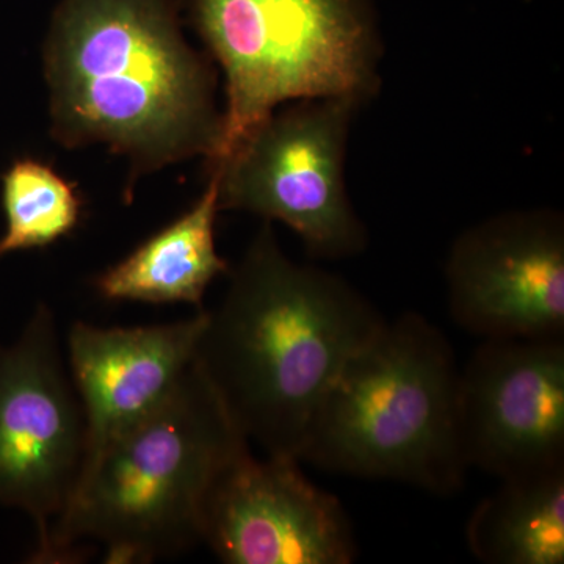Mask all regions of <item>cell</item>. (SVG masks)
Returning <instances> with one entry per match:
<instances>
[{
    "mask_svg": "<svg viewBox=\"0 0 564 564\" xmlns=\"http://www.w3.org/2000/svg\"><path fill=\"white\" fill-rule=\"evenodd\" d=\"M41 63L52 140L121 158L126 202L151 174L217 158V63L188 43L173 0H63Z\"/></svg>",
    "mask_w": 564,
    "mask_h": 564,
    "instance_id": "cell-1",
    "label": "cell"
},
{
    "mask_svg": "<svg viewBox=\"0 0 564 564\" xmlns=\"http://www.w3.org/2000/svg\"><path fill=\"white\" fill-rule=\"evenodd\" d=\"M228 274L193 362L250 444L300 462L326 392L386 321L343 278L293 262L272 221Z\"/></svg>",
    "mask_w": 564,
    "mask_h": 564,
    "instance_id": "cell-2",
    "label": "cell"
},
{
    "mask_svg": "<svg viewBox=\"0 0 564 564\" xmlns=\"http://www.w3.org/2000/svg\"><path fill=\"white\" fill-rule=\"evenodd\" d=\"M248 451L193 362L165 403L84 467L41 563L77 562L87 541L104 545L110 564L152 563L202 543L210 494Z\"/></svg>",
    "mask_w": 564,
    "mask_h": 564,
    "instance_id": "cell-3",
    "label": "cell"
},
{
    "mask_svg": "<svg viewBox=\"0 0 564 564\" xmlns=\"http://www.w3.org/2000/svg\"><path fill=\"white\" fill-rule=\"evenodd\" d=\"M459 370L447 337L423 315L386 321L326 392L300 462L455 492L469 469L459 443Z\"/></svg>",
    "mask_w": 564,
    "mask_h": 564,
    "instance_id": "cell-4",
    "label": "cell"
},
{
    "mask_svg": "<svg viewBox=\"0 0 564 564\" xmlns=\"http://www.w3.org/2000/svg\"><path fill=\"white\" fill-rule=\"evenodd\" d=\"M196 25L220 66L221 161L259 122L302 99L362 102L381 51L355 0H198Z\"/></svg>",
    "mask_w": 564,
    "mask_h": 564,
    "instance_id": "cell-5",
    "label": "cell"
},
{
    "mask_svg": "<svg viewBox=\"0 0 564 564\" xmlns=\"http://www.w3.org/2000/svg\"><path fill=\"white\" fill-rule=\"evenodd\" d=\"M359 101L302 99L259 122L209 172L220 210L258 215L299 234L323 259L358 254L367 232L348 198L344 165Z\"/></svg>",
    "mask_w": 564,
    "mask_h": 564,
    "instance_id": "cell-6",
    "label": "cell"
},
{
    "mask_svg": "<svg viewBox=\"0 0 564 564\" xmlns=\"http://www.w3.org/2000/svg\"><path fill=\"white\" fill-rule=\"evenodd\" d=\"M54 311L40 303L13 344H0V505L32 519L41 563L79 485L87 426L63 364Z\"/></svg>",
    "mask_w": 564,
    "mask_h": 564,
    "instance_id": "cell-7",
    "label": "cell"
},
{
    "mask_svg": "<svg viewBox=\"0 0 564 564\" xmlns=\"http://www.w3.org/2000/svg\"><path fill=\"white\" fill-rule=\"evenodd\" d=\"M448 310L491 339H563L564 221L555 210L505 212L455 240L445 265Z\"/></svg>",
    "mask_w": 564,
    "mask_h": 564,
    "instance_id": "cell-8",
    "label": "cell"
},
{
    "mask_svg": "<svg viewBox=\"0 0 564 564\" xmlns=\"http://www.w3.org/2000/svg\"><path fill=\"white\" fill-rule=\"evenodd\" d=\"M464 459L503 478L564 467L563 339H491L459 370Z\"/></svg>",
    "mask_w": 564,
    "mask_h": 564,
    "instance_id": "cell-9",
    "label": "cell"
},
{
    "mask_svg": "<svg viewBox=\"0 0 564 564\" xmlns=\"http://www.w3.org/2000/svg\"><path fill=\"white\" fill-rule=\"evenodd\" d=\"M202 543L229 564H350L358 544L343 503L299 459L251 451L221 475L204 513Z\"/></svg>",
    "mask_w": 564,
    "mask_h": 564,
    "instance_id": "cell-10",
    "label": "cell"
},
{
    "mask_svg": "<svg viewBox=\"0 0 564 564\" xmlns=\"http://www.w3.org/2000/svg\"><path fill=\"white\" fill-rule=\"evenodd\" d=\"M206 321L203 307L193 317L165 325L70 326V380L87 426L84 467L113 437L166 402L191 369Z\"/></svg>",
    "mask_w": 564,
    "mask_h": 564,
    "instance_id": "cell-11",
    "label": "cell"
},
{
    "mask_svg": "<svg viewBox=\"0 0 564 564\" xmlns=\"http://www.w3.org/2000/svg\"><path fill=\"white\" fill-rule=\"evenodd\" d=\"M218 212V176L209 172L192 209L99 274L96 289L113 302L187 303L203 310L212 282L231 270L215 243Z\"/></svg>",
    "mask_w": 564,
    "mask_h": 564,
    "instance_id": "cell-12",
    "label": "cell"
},
{
    "mask_svg": "<svg viewBox=\"0 0 564 564\" xmlns=\"http://www.w3.org/2000/svg\"><path fill=\"white\" fill-rule=\"evenodd\" d=\"M467 545L481 563H564V467L503 478L470 514Z\"/></svg>",
    "mask_w": 564,
    "mask_h": 564,
    "instance_id": "cell-13",
    "label": "cell"
},
{
    "mask_svg": "<svg viewBox=\"0 0 564 564\" xmlns=\"http://www.w3.org/2000/svg\"><path fill=\"white\" fill-rule=\"evenodd\" d=\"M6 232L0 259L50 247L68 236L80 220L79 193L46 163L33 159L13 162L2 176Z\"/></svg>",
    "mask_w": 564,
    "mask_h": 564,
    "instance_id": "cell-14",
    "label": "cell"
}]
</instances>
